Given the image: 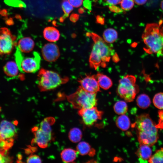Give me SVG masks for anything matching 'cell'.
Masks as SVG:
<instances>
[{
    "mask_svg": "<svg viewBox=\"0 0 163 163\" xmlns=\"http://www.w3.org/2000/svg\"><path fill=\"white\" fill-rule=\"evenodd\" d=\"M87 36L91 37L94 41L89 58L90 66L97 69L99 66L105 68L111 56L116 53L110 45L101 37L94 33H87Z\"/></svg>",
    "mask_w": 163,
    "mask_h": 163,
    "instance_id": "6da1fadb",
    "label": "cell"
},
{
    "mask_svg": "<svg viewBox=\"0 0 163 163\" xmlns=\"http://www.w3.org/2000/svg\"><path fill=\"white\" fill-rule=\"evenodd\" d=\"M145 45L144 50L149 54H155L158 56L163 52V20L158 23L146 24L142 35Z\"/></svg>",
    "mask_w": 163,
    "mask_h": 163,
    "instance_id": "7a4b0ae2",
    "label": "cell"
},
{
    "mask_svg": "<svg viewBox=\"0 0 163 163\" xmlns=\"http://www.w3.org/2000/svg\"><path fill=\"white\" fill-rule=\"evenodd\" d=\"M136 127L140 144L152 146L158 139V130L149 114L144 113L136 117Z\"/></svg>",
    "mask_w": 163,
    "mask_h": 163,
    "instance_id": "3957f363",
    "label": "cell"
},
{
    "mask_svg": "<svg viewBox=\"0 0 163 163\" xmlns=\"http://www.w3.org/2000/svg\"><path fill=\"white\" fill-rule=\"evenodd\" d=\"M66 97L73 107L79 110L91 108L97 104L96 93L88 92L81 86L75 92Z\"/></svg>",
    "mask_w": 163,
    "mask_h": 163,
    "instance_id": "277c9868",
    "label": "cell"
},
{
    "mask_svg": "<svg viewBox=\"0 0 163 163\" xmlns=\"http://www.w3.org/2000/svg\"><path fill=\"white\" fill-rule=\"evenodd\" d=\"M37 81L40 91H46L54 89L68 81L54 71L42 69L39 71Z\"/></svg>",
    "mask_w": 163,
    "mask_h": 163,
    "instance_id": "5b68a950",
    "label": "cell"
},
{
    "mask_svg": "<svg viewBox=\"0 0 163 163\" xmlns=\"http://www.w3.org/2000/svg\"><path fill=\"white\" fill-rule=\"evenodd\" d=\"M15 57L16 62L21 72L35 73L40 69L41 58L37 52H34L31 56L24 57L17 47Z\"/></svg>",
    "mask_w": 163,
    "mask_h": 163,
    "instance_id": "8992f818",
    "label": "cell"
},
{
    "mask_svg": "<svg viewBox=\"0 0 163 163\" xmlns=\"http://www.w3.org/2000/svg\"><path fill=\"white\" fill-rule=\"evenodd\" d=\"M136 77L131 75L124 76L119 81L117 93L126 102L133 101L139 92V87L136 84Z\"/></svg>",
    "mask_w": 163,
    "mask_h": 163,
    "instance_id": "52a82bcc",
    "label": "cell"
},
{
    "mask_svg": "<svg viewBox=\"0 0 163 163\" xmlns=\"http://www.w3.org/2000/svg\"><path fill=\"white\" fill-rule=\"evenodd\" d=\"M16 37L7 28L0 29V55H8L17 45Z\"/></svg>",
    "mask_w": 163,
    "mask_h": 163,
    "instance_id": "ba28073f",
    "label": "cell"
},
{
    "mask_svg": "<svg viewBox=\"0 0 163 163\" xmlns=\"http://www.w3.org/2000/svg\"><path fill=\"white\" fill-rule=\"evenodd\" d=\"M78 114L82 118L84 123L87 126H91L98 120L101 119L102 111L98 110L96 106L86 109L79 110Z\"/></svg>",
    "mask_w": 163,
    "mask_h": 163,
    "instance_id": "9c48e42d",
    "label": "cell"
},
{
    "mask_svg": "<svg viewBox=\"0 0 163 163\" xmlns=\"http://www.w3.org/2000/svg\"><path fill=\"white\" fill-rule=\"evenodd\" d=\"M17 130L14 124L4 120L0 123V140L14 139L16 136Z\"/></svg>",
    "mask_w": 163,
    "mask_h": 163,
    "instance_id": "30bf717a",
    "label": "cell"
},
{
    "mask_svg": "<svg viewBox=\"0 0 163 163\" xmlns=\"http://www.w3.org/2000/svg\"><path fill=\"white\" fill-rule=\"evenodd\" d=\"M32 130L34 135L33 142L41 148H46L52 139V134L43 131L37 127H33Z\"/></svg>",
    "mask_w": 163,
    "mask_h": 163,
    "instance_id": "8fae6325",
    "label": "cell"
},
{
    "mask_svg": "<svg viewBox=\"0 0 163 163\" xmlns=\"http://www.w3.org/2000/svg\"><path fill=\"white\" fill-rule=\"evenodd\" d=\"M42 54L44 59L49 62L56 61L59 57L60 52L57 46L53 43L45 45L42 49Z\"/></svg>",
    "mask_w": 163,
    "mask_h": 163,
    "instance_id": "7c38bea8",
    "label": "cell"
},
{
    "mask_svg": "<svg viewBox=\"0 0 163 163\" xmlns=\"http://www.w3.org/2000/svg\"><path fill=\"white\" fill-rule=\"evenodd\" d=\"M78 82L81 86L85 90L91 93H97L100 91V87L94 75H87L80 79Z\"/></svg>",
    "mask_w": 163,
    "mask_h": 163,
    "instance_id": "4fadbf2b",
    "label": "cell"
},
{
    "mask_svg": "<svg viewBox=\"0 0 163 163\" xmlns=\"http://www.w3.org/2000/svg\"><path fill=\"white\" fill-rule=\"evenodd\" d=\"M150 146L146 145L140 144L136 154L140 162H147V160H149L152 156V151Z\"/></svg>",
    "mask_w": 163,
    "mask_h": 163,
    "instance_id": "5bb4252c",
    "label": "cell"
},
{
    "mask_svg": "<svg viewBox=\"0 0 163 163\" xmlns=\"http://www.w3.org/2000/svg\"><path fill=\"white\" fill-rule=\"evenodd\" d=\"M34 46V42L31 38L25 37L18 41L17 47L21 52L27 53L32 51Z\"/></svg>",
    "mask_w": 163,
    "mask_h": 163,
    "instance_id": "9a60e30c",
    "label": "cell"
},
{
    "mask_svg": "<svg viewBox=\"0 0 163 163\" xmlns=\"http://www.w3.org/2000/svg\"><path fill=\"white\" fill-rule=\"evenodd\" d=\"M44 38L50 42H55L59 40L60 34L56 28L51 27L45 28L43 31Z\"/></svg>",
    "mask_w": 163,
    "mask_h": 163,
    "instance_id": "2e32d148",
    "label": "cell"
},
{
    "mask_svg": "<svg viewBox=\"0 0 163 163\" xmlns=\"http://www.w3.org/2000/svg\"><path fill=\"white\" fill-rule=\"evenodd\" d=\"M78 154L77 151L71 148L64 149L61 153L62 160L64 162H73L76 158Z\"/></svg>",
    "mask_w": 163,
    "mask_h": 163,
    "instance_id": "e0dca14e",
    "label": "cell"
},
{
    "mask_svg": "<svg viewBox=\"0 0 163 163\" xmlns=\"http://www.w3.org/2000/svg\"><path fill=\"white\" fill-rule=\"evenodd\" d=\"M94 75L99 87L101 88L107 90L112 86V80L107 75L100 73H98Z\"/></svg>",
    "mask_w": 163,
    "mask_h": 163,
    "instance_id": "ac0fdd59",
    "label": "cell"
},
{
    "mask_svg": "<svg viewBox=\"0 0 163 163\" xmlns=\"http://www.w3.org/2000/svg\"><path fill=\"white\" fill-rule=\"evenodd\" d=\"M76 149L78 153L82 155L88 154L90 156H93L95 154V150L91 148L88 142L85 141L80 142L77 146Z\"/></svg>",
    "mask_w": 163,
    "mask_h": 163,
    "instance_id": "d6986e66",
    "label": "cell"
},
{
    "mask_svg": "<svg viewBox=\"0 0 163 163\" xmlns=\"http://www.w3.org/2000/svg\"><path fill=\"white\" fill-rule=\"evenodd\" d=\"M3 70L7 76L11 77L17 75L19 70L16 62L13 61L7 62L4 66Z\"/></svg>",
    "mask_w": 163,
    "mask_h": 163,
    "instance_id": "ffe728a7",
    "label": "cell"
},
{
    "mask_svg": "<svg viewBox=\"0 0 163 163\" xmlns=\"http://www.w3.org/2000/svg\"><path fill=\"white\" fill-rule=\"evenodd\" d=\"M116 123L119 129L123 131L128 130L130 125L129 119L125 114L121 115L117 118Z\"/></svg>",
    "mask_w": 163,
    "mask_h": 163,
    "instance_id": "44dd1931",
    "label": "cell"
},
{
    "mask_svg": "<svg viewBox=\"0 0 163 163\" xmlns=\"http://www.w3.org/2000/svg\"><path fill=\"white\" fill-rule=\"evenodd\" d=\"M103 37L104 40L107 43H113L117 38V32L113 28L107 29L103 33Z\"/></svg>",
    "mask_w": 163,
    "mask_h": 163,
    "instance_id": "7402d4cb",
    "label": "cell"
},
{
    "mask_svg": "<svg viewBox=\"0 0 163 163\" xmlns=\"http://www.w3.org/2000/svg\"><path fill=\"white\" fill-rule=\"evenodd\" d=\"M55 122L54 118L52 117H46L41 122L40 128L43 131L52 134L51 126Z\"/></svg>",
    "mask_w": 163,
    "mask_h": 163,
    "instance_id": "603a6c76",
    "label": "cell"
},
{
    "mask_svg": "<svg viewBox=\"0 0 163 163\" xmlns=\"http://www.w3.org/2000/svg\"><path fill=\"white\" fill-rule=\"evenodd\" d=\"M136 103L137 106L140 108L146 109L150 105L151 101L149 96L145 94H140L137 97Z\"/></svg>",
    "mask_w": 163,
    "mask_h": 163,
    "instance_id": "cb8c5ba5",
    "label": "cell"
},
{
    "mask_svg": "<svg viewBox=\"0 0 163 163\" xmlns=\"http://www.w3.org/2000/svg\"><path fill=\"white\" fill-rule=\"evenodd\" d=\"M82 134L81 130L78 128L74 127L69 131V137L70 140L74 143L80 141L82 138Z\"/></svg>",
    "mask_w": 163,
    "mask_h": 163,
    "instance_id": "d4e9b609",
    "label": "cell"
},
{
    "mask_svg": "<svg viewBox=\"0 0 163 163\" xmlns=\"http://www.w3.org/2000/svg\"><path fill=\"white\" fill-rule=\"evenodd\" d=\"M115 112L119 115L125 114L128 109L127 105L125 101H120L117 102L113 106Z\"/></svg>",
    "mask_w": 163,
    "mask_h": 163,
    "instance_id": "484cf974",
    "label": "cell"
},
{
    "mask_svg": "<svg viewBox=\"0 0 163 163\" xmlns=\"http://www.w3.org/2000/svg\"><path fill=\"white\" fill-rule=\"evenodd\" d=\"M148 162L150 163H163V148L156 151L149 159Z\"/></svg>",
    "mask_w": 163,
    "mask_h": 163,
    "instance_id": "4316f807",
    "label": "cell"
},
{
    "mask_svg": "<svg viewBox=\"0 0 163 163\" xmlns=\"http://www.w3.org/2000/svg\"><path fill=\"white\" fill-rule=\"evenodd\" d=\"M153 102L156 107L159 109H163V93L156 94L154 97Z\"/></svg>",
    "mask_w": 163,
    "mask_h": 163,
    "instance_id": "83f0119b",
    "label": "cell"
},
{
    "mask_svg": "<svg viewBox=\"0 0 163 163\" xmlns=\"http://www.w3.org/2000/svg\"><path fill=\"white\" fill-rule=\"evenodd\" d=\"M62 8L64 12V17H67L69 13L72 11L73 7L67 0H63L62 3Z\"/></svg>",
    "mask_w": 163,
    "mask_h": 163,
    "instance_id": "f1b7e54d",
    "label": "cell"
},
{
    "mask_svg": "<svg viewBox=\"0 0 163 163\" xmlns=\"http://www.w3.org/2000/svg\"><path fill=\"white\" fill-rule=\"evenodd\" d=\"M134 0H122L120 5L121 8L125 11L131 9L134 5Z\"/></svg>",
    "mask_w": 163,
    "mask_h": 163,
    "instance_id": "f546056e",
    "label": "cell"
},
{
    "mask_svg": "<svg viewBox=\"0 0 163 163\" xmlns=\"http://www.w3.org/2000/svg\"><path fill=\"white\" fill-rule=\"evenodd\" d=\"M27 163H41L42 160L40 157L36 155H30L27 159Z\"/></svg>",
    "mask_w": 163,
    "mask_h": 163,
    "instance_id": "4dcf8cb0",
    "label": "cell"
},
{
    "mask_svg": "<svg viewBox=\"0 0 163 163\" xmlns=\"http://www.w3.org/2000/svg\"><path fill=\"white\" fill-rule=\"evenodd\" d=\"M0 151V163H9L12 161V159L8 156Z\"/></svg>",
    "mask_w": 163,
    "mask_h": 163,
    "instance_id": "1f68e13d",
    "label": "cell"
},
{
    "mask_svg": "<svg viewBox=\"0 0 163 163\" xmlns=\"http://www.w3.org/2000/svg\"><path fill=\"white\" fill-rule=\"evenodd\" d=\"M69 1L73 6L77 8L82 5L83 0H69Z\"/></svg>",
    "mask_w": 163,
    "mask_h": 163,
    "instance_id": "d6a6232c",
    "label": "cell"
},
{
    "mask_svg": "<svg viewBox=\"0 0 163 163\" xmlns=\"http://www.w3.org/2000/svg\"><path fill=\"white\" fill-rule=\"evenodd\" d=\"M109 8L111 11L114 12L121 13L123 11V10L122 9L114 5L109 6Z\"/></svg>",
    "mask_w": 163,
    "mask_h": 163,
    "instance_id": "836d02e7",
    "label": "cell"
},
{
    "mask_svg": "<svg viewBox=\"0 0 163 163\" xmlns=\"http://www.w3.org/2000/svg\"><path fill=\"white\" fill-rule=\"evenodd\" d=\"M105 1L106 5L110 6L115 5L119 4L121 2V0H103Z\"/></svg>",
    "mask_w": 163,
    "mask_h": 163,
    "instance_id": "e575fe53",
    "label": "cell"
},
{
    "mask_svg": "<svg viewBox=\"0 0 163 163\" xmlns=\"http://www.w3.org/2000/svg\"><path fill=\"white\" fill-rule=\"evenodd\" d=\"M83 3L84 6L86 8L89 10L91 9V3L90 0H85Z\"/></svg>",
    "mask_w": 163,
    "mask_h": 163,
    "instance_id": "d590c367",
    "label": "cell"
},
{
    "mask_svg": "<svg viewBox=\"0 0 163 163\" xmlns=\"http://www.w3.org/2000/svg\"><path fill=\"white\" fill-rule=\"evenodd\" d=\"M96 21L98 23L103 24L104 23V18L101 16L97 15L96 17Z\"/></svg>",
    "mask_w": 163,
    "mask_h": 163,
    "instance_id": "8d00e7d4",
    "label": "cell"
},
{
    "mask_svg": "<svg viewBox=\"0 0 163 163\" xmlns=\"http://www.w3.org/2000/svg\"><path fill=\"white\" fill-rule=\"evenodd\" d=\"M135 3L138 5H141L145 4L147 0H134Z\"/></svg>",
    "mask_w": 163,
    "mask_h": 163,
    "instance_id": "74e56055",
    "label": "cell"
},
{
    "mask_svg": "<svg viewBox=\"0 0 163 163\" xmlns=\"http://www.w3.org/2000/svg\"><path fill=\"white\" fill-rule=\"evenodd\" d=\"M78 18V15L77 14H73L70 17L71 20L73 22H75Z\"/></svg>",
    "mask_w": 163,
    "mask_h": 163,
    "instance_id": "f35d334b",
    "label": "cell"
},
{
    "mask_svg": "<svg viewBox=\"0 0 163 163\" xmlns=\"http://www.w3.org/2000/svg\"><path fill=\"white\" fill-rule=\"evenodd\" d=\"M113 60L115 62H117L119 61V58L117 54L116 53L112 56Z\"/></svg>",
    "mask_w": 163,
    "mask_h": 163,
    "instance_id": "ab89813d",
    "label": "cell"
},
{
    "mask_svg": "<svg viewBox=\"0 0 163 163\" xmlns=\"http://www.w3.org/2000/svg\"><path fill=\"white\" fill-rule=\"evenodd\" d=\"M160 6L161 9L163 10V0L161 2V3Z\"/></svg>",
    "mask_w": 163,
    "mask_h": 163,
    "instance_id": "60d3db41",
    "label": "cell"
}]
</instances>
